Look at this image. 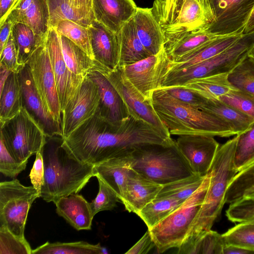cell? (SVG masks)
<instances>
[{"mask_svg":"<svg viewBox=\"0 0 254 254\" xmlns=\"http://www.w3.org/2000/svg\"><path fill=\"white\" fill-rule=\"evenodd\" d=\"M228 79L237 89L254 95V59L248 55L228 73Z\"/></svg>","mask_w":254,"mask_h":254,"instance_id":"cell-41","label":"cell"},{"mask_svg":"<svg viewBox=\"0 0 254 254\" xmlns=\"http://www.w3.org/2000/svg\"><path fill=\"white\" fill-rule=\"evenodd\" d=\"M214 19L210 5L199 0H184L171 21L161 28L166 38L184 31L206 30Z\"/></svg>","mask_w":254,"mask_h":254,"instance_id":"cell-17","label":"cell"},{"mask_svg":"<svg viewBox=\"0 0 254 254\" xmlns=\"http://www.w3.org/2000/svg\"><path fill=\"white\" fill-rule=\"evenodd\" d=\"M26 64L45 107L62 127V113L56 83L45 44L33 52Z\"/></svg>","mask_w":254,"mask_h":254,"instance_id":"cell-12","label":"cell"},{"mask_svg":"<svg viewBox=\"0 0 254 254\" xmlns=\"http://www.w3.org/2000/svg\"><path fill=\"white\" fill-rule=\"evenodd\" d=\"M99 191L95 198L90 202L93 215L100 211L111 210L117 206V202L120 201L117 194L104 182L97 178Z\"/></svg>","mask_w":254,"mask_h":254,"instance_id":"cell-48","label":"cell"},{"mask_svg":"<svg viewBox=\"0 0 254 254\" xmlns=\"http://www.w3.org/2000/svg\"><path fill=\"white\" fill-rule=\"evenodd\" d=\"M184 202L173 197H156L137 215L144 221L148 229H150L167 217Z\"/></svg>","mask_w":254,"mask_h":254,"instance_id":"cell-37","label":"cell"},{"mask_svg":"<svg viewBox=\"0 0 254 254\" xmlns=\"http://www.w3.org/2000/svg\"><path fill=\"white\" fill-rule=\"evenodd\" d=\"M20 0H0V24L7 18L8 15Z\"/></svg>","mask_w":254,"mask_h":254,"instance_id":"cell-55","label":"cell"},{"mask_svg":"<svg viewBox=\"0 0 254 254\" xmlns=\"http://www.w3.org/2000/svg\"><path fill=\"white\" fill-rule=\"evenodd\" d=\"M119 42L118 66L130 64L150 56L136 33L132 18L118 33Z\"/></svg>","mask_w":254,"mask_h":254,"instance_id":"cell-29","label":"cell"},{"mask_svg":"<svg viewBox=\"0 0 254 254\" xmlns=\"http://www.w3.org/2000/svg\"><path fill=\"white\" fill-rule=\"evenodd\" d=\"M199 109L220 118L229 126L235 135L248 130L254 124V118L219 99H208L207 103Z\"/></svg>","mask_w":254,"mask_h":254,"instance_id":"cell-32","label":"cell"},{"mask_svg":"<svg viewBox=\"0 0 254 254\" xmlns=\"http://www.w3.org/2000/svg\"><path fill=\"white\" fill-rule=\"evenodd\" d=\"M133 19L137 34L150 55L157 54L164 46L165 38L151 8L137 7Z\"/></svg>","mask_w":254,"mask_h":254,"instance_id":"cell-25","label":"cell"},{"mask_svg":"<svg viewBox=\"0 0 254 254\" xmlns=\"http://www.w3.org/2000/svg\"><path fill=\"white\" fill-rule=\"evenodd\" d=\"M40 197L32 186L22 185L16 179L0 183V226L25 239V226L29 209Z\"/></svg>","mask_w":254,"mask_h":254,"instance_id":"cell-9","label":"cell"},{"mask_svg":"<svg viewBox=\"0 0 254 254\" xmlns=\"http://www.w3.org/2000/svg\"><path fill=\"white\" fill-rule=\"evenodd\" d=\"M55 29L59 35L69 39L95 60L87 28L65 19L60 21Z\"/></svg>","mask_w":254,"mask_h":254,"instance_id":"cell-42","label":"cell"},{"mask_svg":"<svg viewBox=\"0 0 254 254\" xmlns=\"http://www.w3.org/2000/svg\"><path fill=\"white\" fill-rule=\"evenodd\" d=\"M162 186L133 170L121 202L129 212L137 214L156 198Z\"/></svg>","mask_w":254,"mask_h":254,"instance_id":"cell-24","label":"cell"},{"mask_svg":"<svg viewBox=\"0 0 254 254\" xmlns=\"http://www.w3.org/2000/svg\"><path fill=\"white\" fill-rule=\"evenodd\" d=\"M107 250L100 245L84 241L46 243L32 250L31 254H105Z\"/></svg>","mask_w":254,"mask_h":254,"instance_id":"cell-38","label":"cell"},{"mask_svg":"<svg viewBox=\"0 0 254 254\" xmlns=\"http://www.w3.org/2000/svg\"><path fill=\"white\" fill-rule=\"evenodd\" d=\"M108 79L126 104L130 114L147 123L164 136L171 138L166 126L159 118L152 104L127 80L121 66L111 69L102 65L98 71Z\"/></svg>","mask_w":254,"mask_h":254,"instance_id":"cell-10","label":"cell"},{"mask_svg":"<svg viewBox=\"0 0 254 254\" xmlns=\"http://www.w3.org/2000/svg\"><path fill=\"white\" fill-rule=\"evenodd\" d=\"M131 150L93 167L94 177L99 178L117 194L121 202L123 199L128 179L133 171L130 167Z\"/></svg>","mask_w":254,"mask_h":254,"instance_id":"cell-21","label":"cell"},{"mask_svg":"<svg viewBox=\"0 0 254 254\" xmlns=\"http://www.w3.org/2000/svg\"><path fill=\"white\" fill-rule=\"evenodd\" d=\"M245 198H249L254 199V192H253L252 193L250 194L248 196H247Z\"/></svg>","mask_w":254,"mask_h":254,"instance_id":"cell-61","label":"cell"},{"mask_svg":"<svg viewBox=\"0 0 254 254\" xmlns=\"http://www.w3.org/2000/svg\"><path fill=\"white\" fill-rule=\"evenodd\" d=\"M100 103L96 84L86 77L62 113V137L65 138L97 112Z\"/></svg>","mask_w":254,"mask_h":254,"instance_id":"cell-14","label":"cell"},{"mask_svg":"<svg viewBox=\"0 0 254 254\" xmlns=\"http://www.w3.org/2000/svg\"><path fill=\"white\" fill-rule=\"evenodd\" d=\"M254 192V164L238 172L230 182L225 203L232 204Z\"/></svg>","mask_w":254,"mask_h":254,"instance_id":"cell-39","label":"cell"},{"mask_svg":"<svg viewBox=\"0 0 254 254\" xmlns=\"http://www.w3.org/2000/svg\"><path fill=\"white\" fill-rule=\"evenodd\" d=\"M87 28L94 60L111 69L118 67L120 53L118 33L95 20Z\"/></svg>","mask_w":254,"mask_h":254,"instance_id":"cell-20","label":"cell"},{"mask_svg":"<svg viewBox=\"0 0 254 254\" xmlns=\"http://www.w3.org/2000/svg\"><path fill=\"white\" fill-rule=\"evenodd\" d=\"M254 254L252 251L231 245L225 244L222 254Z\"/></svg>","mask_w":254,"mask_h":254,"instance_id":"cell-57","label":"cell"},{"mask_svg":"<svg viewBox=\"0 0 254 254\" xmlns=\"http://www.w3.org/2000/svg\"><path fill=\"white\" fill-rule=\"evenodd\" d=\"M228 73H222L194 79L182 86L198 93L207 99H219L231 91L238 90L228 79Z\"/></svg>","mask_w":254,"mask_h":254,"instance_id":"cell-34","label":"cell"},{"mask_svg":"<svg viewBox=\"0 0 254 254\" xmlns=\"http://www.w3.org/2000/svg\"><path fill=\"white\" fill-rule=\"evenodd\" d=\"M168 138L130 114L121 125L112 124L98 110L91 118L64 138L63 146L79 160L95 166L144 144H170Z\"/></svg>","mask_w":254,"mask_h":254,"instance_id":"cell-1","label":"cell"},{"mask_svg":"<svg viewBox=\"0 0 254 254\" xmlns=\"http://www.w3.org/2000/svg\"><path fill=\"white\" fill-rule=\"evenodd\" d=\"M7 18L30 27L38 36L46 39L50 14L47 0H20Z\"/></svg>","mask_w":254,"mask_h":254,"instance_id":"cell-23","label":"cell"},{"mask_svg":"<svg viewBox=\"0 0 254 254\" xmlns=\"http://www.w3.org/2000/svg\"><path fill=\"white\" fill-rule=\"evenodd\" d=\"M28 161L20 162L9 152L1 139L0 141V172L6 177L14 178L25 170Z\"/></svg>","mask_w":254,"mask_h":254,"instance_id":"cell-49","label":"cell"},{"mask_svg":"<svg viewBox=\"0 0 254 254\" xmlns=\"http://www.w3.org/2000/svg\"><path fill=\"white\" fill-rule=\"evenodd\" d=\"M0 64L11 71L18 73L24 67L18 62L17 52L11 32L6 43L0 52Z\"/></svg>","mask_w":254,"mask_h":254,"instance_id":"cell-51","label":"cell"},{"mask_svg":"<svg viewBox=\"0 0 254 254\" xmlns=\"http://www.w3.org/2000/svg\"><path fill=\"white\" fill-rule=\"evenodd\" d=\"M45 45L54 72L61 113L74 97L84 78L77 76L68 69L62 53L60 36L50 28Z\"/></svg>","mask_w":254,"mask_h":254,"instance_id":"cell-15","label":"cell"},{"mask_svg":"<svg viewBox=\"0 0 254 254\" xmlns=\"http://www.w3.org/2000/svg\"><path fill=\"white\" fill-rule=\"evenodd\" d=\"M63 55L66 66L73 74L85 78L101 64L92 60L83 50L67 38L59 35Z\"/></svg>","mask_w":254,"mask_h":254,"instance_id":"cell-31","label":"cell"},{"mask_svg":"<svg viewBox=\"0 0 254 254\" xmlns=\"http://www.w3.org/2000/svg\"><path fill=\"white\" fill-rule=\"evenodd\" d=\"M184 0H155L151 8L157 21L162 28L172 20ZM210 5L209 0H199Z\"/></svg>","mask_w":254,"mask_h":254,"instance_id":"cell-46","label":"cell"},{"mask_svg":"<svg viewBox=\"0 0 254 254\" xmlns=\"http://www.w3.org/2000/svg\"><path fill=\"white\" fill-rule=\"evenodd\" d=\"M222 236L225 244L239 247L254 253V221L238 223Z\"/></svg>","mask_w":254,"mask_h":254,"instance_id":"cell-44","label":"cell"},{"mask_svg":"<svg viewBox=\"0 0 254 254\" xmlns=\"http://www.w3.org/2000/svg\"><path fill=\"white\" fill-rule=\"evenodd\" d=\"M0 121L16 116L23 107V97L18 73L11 71L0 91Z\"/></svg>","mask_w":254,"mask_h":254,"instance_id":"cell-33","label":"cell"},{"mask_svg":"<svg viewBox=\"0 0 254 254\" xmlns=\"http://www.w3.org/2000/svg\"><path fill=\"white\" fill-rule=\"evenodd\" d=\"M253 32H254V7L243 31V34Z\"/></svg>","mask_w":254,"mask_h":254,"instance_id":"cell-59","label":"cell"},{"mask_svg":"<svg viewBox=\"0 0 254 254\" xmlns=\"http://www.w3.org/2000/svg\"><path fill=\"white\" fill-rule=\"evenodd\" d=\"M47 136L24 107L13 118L0 122V139L10 154L20 162L28 161L40 151Z\"/></svg>","mask_w":254,"mask_h":254,"instance_id":"cell-8","label":"cell"},{"mask_svg":"<svg viewBox=\"0 0 254 254\" xmlns=\"http://www.w3.org/2000/svg\"><path fill=\"white\" fill-rule=\"evenodd\" d=\"M248 55L254 59V43L250 50Z\"/></svg>","mask_w":254,"mask_h":254,"instance_id":"cell-60","label":"cell"},{"mask_svg":"<svg viewBox=\"0 0 254 254\" xmlns=\"http://www.w3.org/2000/svg\"><path fill=\"white\" fill-rule=\"evenodd\" d=\"M215 19L206 31L217 36L242 34L254 0H209Z\"/></svg>","mask_w":254,"mask_h":254,"instance_id":"cell-13","label":"cell"},{"mask_svg":"<svg viewBox=\"0 0 254 254\" xmlns=\"http://www.w3.org/2000/svg\"><path fill=\"white\" fill-rule=\"evenodd\" d=\"M237 135L234 163L239 172L254 164V124L248 130Z\"/></svg>","mask_w":254,"mask_h":254,"instance_id":"cell-43","label":"cell"},{"mask_svg":"<svg viewBox=\"0 0 254 254\" xmlns=\"http://www.w3.org/2000/svg\"><path fill=\"white\" fill-rule=\"evenodd\" d=\"M172 97L178 100L198 108L204 106L208 99L198 93L183 86L162 88Z\"/></svg>","mask_w":254,"mask_h":254,"instance_id":"cell-50","label":"cell"},{"mask_svg":"<svg viewBox=\"0 0 254 254\" xmlns=\"http://www.w3.org/2000/svg\"><path fill=\"white\" fill-rule=\"evenodd\" d=\"M54 203L58 215L74 229L78 231L91 229L94 215L90 203L81 195L73 193L60 198Z\"/></svg>","mask_w":254,"mask_h":254,"instance_id":"cell-26","label":"cell"},{"mask_svg":"<svg viewBox=\"0 0 254 254\" xmlns=\"http://www.w3.org/2000/svg\"><path fill=\"white\" fill-rule=\"evenodd\" d=\"M219 99L254 118V95L238 89L231 91Z\"/></svg>","mask_w":254,"mask_h":254,"instance_id":"cell-47","label":"cell"},{"mask_svg":"<svg viewBox=\"0 0 254 254\" xmlns=\"http://www.w3.org/2000/svg\"></svg>","mask_w":254,"mask_h":254,"instance_id":"cell-62","label":"cell"},{"mask_svg":"<svg viewBox=\"0 0 254 254\" xmlns=\"http://www.w3.org/2000/svg\"><path fill=\"white\" fill-rule=\"evenodd\" d=\"M254 43V32L243 34L229 47L209 59L180 70L167 72L161 87L180 86L194 79L228 73L248 55Z\"/></svg>","mask_w":254,"mask_h":254,"instance_id":"cell-7","label":"cell"},{"mask_svg":"<svg viewBox=\"0 0 254 254\" xmlns=\"http://www.w3.org/2000/svg\"><path fill=\"white\" fill-rule=\"evenodd\" d=\"M206 176L193 174L163 185L156 197H173L184 202L199 188Z\"/></svg>","mask_w":254,"mask_h":254,"instance_id":"cell-40","label":"cell"},{"mask_svg":"<svg viewBox=\"0 0 254 254\" xmlns=\"http://www.w3.org/2000/svg\"><path fill=\"white\" fill-rule=\"evenodd\" d=\"M42 150L36 154V158L29 174L31 184L40 195L44 182V169Z\"/></svg>","mask_w":254,"mask_h":254,"instance_id":"cell-52","label":"cell"},{"mask_svg":"<svg viewBox=\"0 0 254 254\" xmlns=\"http://www.w3.org/2000/svg\"><path fill=\"white\" fill-rule=\"evenodd\" d=\"M237 139L236 135L219 146L209 170V184L203 202L188 236L210 230L220 215L227 188L238 173L234 163Z\"/></svg>","mask_w":254,"mask_h":254,"instance_id":"cell-5","label":"cell"},{"mask_svg":"<svg viewBox=\"0 0 254 254\" xmlns=\"http://www.w3.org/2000/svg\"><path fill=\"white\" fill-rule=\"evenodd\" d=\"M11 72L4 65L0 64V91H1Z\"/></svg>","mask_w":254,"mask_h":254,"instance_id":"cell-58","label":"cell"},{"mask_svg":"<svg viewBox=\"0 0 254 254\" xmlns=\"http://www.w3.org/2000/svg\"><path fill=\"white\" fill-rule=\"evenodd\" d=\"M49 10V28H55L63 20H70L85 27L95 20L94 15L75 7L69 0H47Z\"/></svg>","mask_w":254,"mask_h":254,"instance_id":"cell-35","label":"cell"},{"mask_svg":"<svg viewBox=\"0 0 254 254\" xmlns=\"http://www.w3.org/2000/svg\"><path fill=\"white\" fill-rule=\"evenodd\" d=\"M18 75L22 92L23 107L43 129L47 137L62 136L61 126L45 107L27 64L18 72Z\"/></svg>","mask_w":254,"mask_h":254,"instance_id":"cell-18","label":"cell"},{"mask_svg":"<svg viewBox=\"0 0 254 254\" xmlns=\"http://www.w3.org/2000/svg\"><path fill=\"white\" fill-rule=\"evenodd\" d=\"M73 6L77 9L84 10L93 14L92 0H69Z\"/></svg>","mask_w":254,"mask_h":254,"instance_id":"cell-56","label":"cell"},{"mask_svg":"<svg viewBox=\"0 0 254 254\" xmlns=\"http://www.w3.org/2000/svg\"><path fill=\"white\" fill-rule=\"evenodd\" d=\"M214 136L206 135H180L176 144L194 174L205 177L209 172L219 143Z\"/></svg>","mask_w":254,"mask_h":254,"instance_id":"cell-16","label":"cell"},{"mask_svg":"<svg viewBox=\"0 0 254 254\" xmlns=\"http://www.w3.org/2000/svg\"><path fill=\"white\" fill-rule=\"evenodd\" d=\"M151 102L156 113L171 135H206L222 137L235 135L220 118L178 100L164 88L153 92Z\"/></svg>","mask_w":254,"mask_h":254,"instance_id":"cell-3","label":"cell"},{"mask_svg":"<svg viewBox=\"0 0 254 254\" xmlns=\"http://www.w3.org/2000/svg\"><path fill=\"white\" fill-rule=\"evenodd\" d=\"M170 61L164 46L157 54L121 67L127 80L145 99L151 101L153 92L161 88Z\"/></svg>","mask_w":254,"mask_h":254,"instance_id":"cell-11","label":"cell"},{"mask_svg":"<svg viewBox=\"0 0 254 254\" xmlns=\"http://www.w3.org/2000/svg\"><path fill=\"white\" fill-rule=\"evenodd\" d=\"M225 241L211 229L189 236L178 248L179 254H222Z\"/></svg>","mask_w":254,"mask_h":254,"instance_id":"cell-30","label":"cell"},{"mask_svg":"<svg viewBox=\"0 0 254 254\" xmlns=\"http://www.w3.org/2000/svg\"><path fill=\"white\" fill-rule=\"evenodd\" d=\"M13 24L14 23L8 18H6L1 24H0V52L8 39Z\"/></svg>","mask_w":254,"mask_h":254,"instance_id":"cell-54","label":"cell"},{"mask_svg":"<svg viewBox=\"0 0 254 254\" xmlns=\"http://www.w3.org/2000/svg\"><path fill=\"white\" fill-rule=\"evenodd\" d=\"M209 172L199 188L179 207L148 229L159 253L179 248L189 235L209 186Z\"/></svg>","mask_w":254,"mask_h":254,"instance_id":"cell-6","label":"cell"},{"mask_svg":"<svg viewBox=\"0 0 254 254\" xmlns=\"http://www.w3.org/2000/svg\"><path fill=\"white\" fill-rule=\"evenodd\" d=\"M218 36L205 30L184 31L165 38L164 46L171 61L173 62Z\"/></svg>","mask_w":254,"mask_h":254,"instance_id":"cell-28","label":"cell"},{"mask_svg":"<svg viewBox=\"0 0 254 254\" xmlns=\"http://www.w3.org/2000/svg\"><path fill=\"white\" fill-rule=\"evenodd\" d=\"M130 157L133 170L162 186L195 174L176 140L167 145L137 146L130 151Z\"/></svg>","mask_w":254,"mask_h":254,"instance_id":"cell-4","label":"cell"},{"mask_svg":"<svg viewBox=\"0 0 254 254\" xmlns=\"http://www.w3.org/2000/svg\"><path fill=\"white\" fill-rule=\"evenodd\" d=\"M11 33L17 52L18 62L24 66L33 52L40 46L45 44L46 39L36 35L28 26L14 23Z\"/></svg>","mask_w":254,"mask_h":254,"instance_id":"cell-36","label":"cell"},{"mask_svg":"<svg viewBox=\"0 0 254 254\" xmlns=\"http://www.w3.org/2000/svg\"><path fill=\"white\" fill-rule=\"evenodd\" d=\"M97 86L100 97L98 110L110 123L121 125L130 116L128 108L114 87L105 75L92 71L87 76Z\"/></svg>","mask_w":254,"mask_h":254,"instance_id":"cell-19","label":"cell"},{"mask_svg":"<svg viewBox=\"0 0 254 254\" xmlns=\"http://www.w3.org/2000/svg\"><path fill=\"white\" fill-rule=\"evenodd\" d=\"M242 35L219 36L179 59L170 61L167 72L180 70L208 60L229 47Z\"/></svg>","mask_w":254,"mask_h":254,"instance_id":"cell-27","label":"cell"},{"mask_svg":"<svg viewBox=\"0 0 254 254\" xmlns=\"http://www.w3.org/2000/svg\"><path fill=\"white\" fill-rule=\"evenodd\" d=\"M63 140L61 136L47 137L42 150L44 182L40 197L47 202L77 193L94 177V166L74 157L63 146Z\"/></svg>","mask_w":254,"mask_h":254,"instance_id":"cell-2","label":"cell"},{"mask_svg":"<svg viewBox=\"0 0 254 254\" xmlns=\"http://www.w3.org/2000/svg\"><path fill=\"white\" fill-rule=\"evenodd\" d=\"M156 247L149 231L148 230L126 254H145Z\"/></svg>","mask_w":254,"mask_h":254,"instance_id":"cell-53","label":"cell"},{"mask_svg":"<svg viewBox=\"0 0 254 254\" xmlns=\"http://www.w3.org/2000/svg\"><path fill=\"white\" fill-rule=\"evenodd\" d=\"M133 0H92L95 20L118 33L137 9Z\"/></svg>","mask_w":254,"mask_h":254,"instance_id":"cell-22","label":"cell"},{"mask_svg":"<svg viewBox=\"0 0 254 254\" xmlns=\"http://www.w3.org/2000/svg\"><path fill=\"white\" fill-rule=\"evenodd\" d=\"M32 249L26 241L0 226V254H31Z\"/></svg>","mask_w":254,"mask_h":254,"instance_id":"cell-45","label":"cell"}]
</instances>
